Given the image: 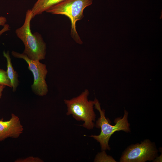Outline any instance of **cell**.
<instances>
[{"mask_svg":"<svg viewBox=\"0 0 162 162\" xmlns=\"http://www.w3.org/2000/svg\"><path fill=\"white\" fill-rule=\"evenodd\" d=\"M93 0H64L51 8L46 12L54 14L63 15L70 21V34L75 42L82 44V42L76 30V22L84 17L83 11L92 4Z\"/></svg>","mask_w":162,"mask_h":162,"instance_id":"obj_3","label":"cell"},{"mask_svg":"<svg viewBox=\"0 0 162 162\" xmlns=\"http://www.w3.org/2000/svg\"><path fill=\"white\" fill-rule=\"evenodd\" d=\"M0 84L12 87L7 72L0 69Z\"/></svg>","mask_w":162,"mask_h":162,"instance_id":"obj_11","label":"cell"},{"mask_svg":"<svg viewBox=\"0 0 162 162\" xmlns=\"http://www.w3.org/2000/svg\"><path fill=\"white\" fill-rule=\"evenodd\" d=\"M32 18L31 9H28L26 12L24 24L16 29L15 33L24 45L23 53L31 59L39 61L45 58L46 46L40 34L38 32H32L30 22Z\"/></svg>","mask_w":162,"mask_h":162,"instance_id":"obj_1","label":"cell"},{"mask_svg":"<svg viewBox=\"0 0 162 162\" xmlns=\"http://www.w3.org/2000/svg\"><path fill=\"white\" fill-rule=\"evenodd\" d=\"M64 0H37L31 9L33 18Z\"/></svg>","mask_w":162,"mask_h":162,"instance_id":"obj_8","label":"cell"},{"mask_svg":"<svg viewBox=\"0 0 162 162\" xmlns=\"http://www.w3.org/2000/svg\"><path fill=\"white\" fill-rule=\"evenodd\" d=\"M155 144L146 139L140 143L132 144L123 152L120 162H145L153 160L158 156Z\"/></svg>","mask_w":162,"mask_h":162,"instance_id":"obj_5","label":"cell"},{"mask_svg":"<svg viewBox=\"0 0 162 162\" xmlns=\"http://www.w3.org/2000/svg\"><path fill=\"white\" fill-rule=\"evenodd\" d=\"M6 22V18L2 16L0 17V36L4 32L10 30L9 25L5 24Z\"/></svg>","mask_w":162,"mask_h":162,"instance_id":"obj_12","label":"cell"},{"mask_svg":"<svg viewBox=\"0 0 162 162\" xmlns=\"http://www.w3.org/2000/svg\"><path fill=\"white\" fill-rule=\"evenodd\" d=\"M5 86H6L4 85L0 84V98H1L2 97V92L3 89L5 87Z\"/></svg>","mask_w":162,"mask_h":162,"instance_id":"obj_13","label":"cell"},{"mask_svg":"<svg viewBox=\"0 0 162 162\" xmlns=\"http://www.w3.org/2000/svg\"><path fill=\"white\" fill-rule=\"evenodd\" d=\"M12 54L15 57L23 59L28 64V68L32 72L34 76V81L32 86L33 91L39 96L46 95L48 92V86L45 80L48 72L46 65L39 61L30 59L24 53H20L12 51Z\"/></svg>","mask_w":162,"mask_h":162,"instance_id":"obj_6","label":"cell"},{"mask_svg":"<svg viewBox=\"0 0 162 162\" xmlns=\"http://www.w3.org/2000/svg\"><path fill=\"white\" fill-rule=\"evenodd\" d=\"M3 54L7 61V70L6 72L7 75L10 80L11 87L13 88V91L14 92L16 90L18 85V75L13 67L9 52H4Z\"/></svg>","mask_w":162,"mask_h":162,"instance_id":"obj_9","label":"cell"},{"mask_svg":"<svg viewBox=\"0 0 162 162\" xmlns=\"http://www.w3.org/2000/svg\"><path fill=\"white\" fill-rule=\"evenodd\" d=\"M94 162H112L116 161L111 156L108 155L105 151L98 153L96 156Z\"/></svg>","mask_w":162,"mask_h":162,"instance_id":"obj_10","label":"cell"},{"mask_svg":"<svg viewBox=\"0 0 162 162\" xmlns=\"http://www.w3.org/2000/svg\"><path fill=\"white\" fill-rule=\"evenodd\" d=\"M88 90L85 89L80 95L70 100H64L68 116L72 115L76 120L84 121L82 125L88 130L93 129L96 114L93 109L94 101L88 100Z\"/></svg>","mask_w":162,"mask_h":162,"instance_id":"obj_4","label":"cell"},{"mask_svg":"<svg viewBox=\"0 0 162 162\" xmlns=\"http://www.w3.org/2000/svg\"><path fill=\"white\" fill-rule=\"evenodd\" d=\"M94 101V107L98 110L100 117L96 122L95 126L101 129L100 134L98 135H92L90 136L99 142L102 151L110 150V148L109 142L111 135L117 131L122 130L127 133L130 132V124L128 120V112L124 110L122 118L118 117L114 120L115 124L112 125L110 124L109 120L105 116V111L102 110L99 101L96 98Z\"/></svg>","mask_w":162,"mask_h":162,"instance_id":"obj_2","label":"cell"},{"mask_svg":"<svg viewBox=\"0 0 162 162\" xmlns=\"http://www.w3.org/2000/svg\"><path fill=\"white\" fill-rule=\"evenodd\" d=\"M23 128L19 118L13 114L8 121L0 119V141L9 137L17 138L22 133Z\"/></svg>","mask_w":162,"mask_h":162,"instance_id":"obj_7","label":"cell"}]
</instances>
